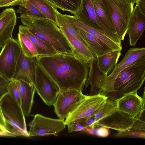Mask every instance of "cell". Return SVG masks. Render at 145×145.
<instances>
[{
	"label": "cell",
	"instance_id": "1",
	"mask_svg": "<svg viewBox=\"0 0 145 145\" xmlns=\"http://www.w3.org/2000/svg\"><path fill=\"white\" fill-rule=\"evenodd\" d=\"M39 65L58 86L60 91L82 92L88 78L89 65L72 54L59 53L36 57Z\"/></svg>",
	"mask_w": 145,
	"mask_h": 145
},
{
	"label": "cell",
	"instance_id": "2",
	"mask_svg": "<svg viewBox=\"0 0 145 145\" xmlns=\"http://www.w3.org/2000/svg\"><path fill=\"white\" fill-rule=\"evenodd\" d=\"M23 25L32 34L52 46L60 54H72L71 46L59 27L47 18L20 14Z\"/></svg>",
	"mask_w": 145,
	"mask_h": 145
},
{
	"label": "cell",
	"instance_id": "3",
	"mask_svg": "<svg viewBox=\"0 0 145 145\" xmlns=\"http://www.w3.org/2000/svg\"><path fill=\"white\" fill-rule=\"evenodd\" d=\"M145 79V56L120 72L110 84L109 93L115 92L122 96L137 92Z\"/></svg>",
	"mask_w": 145,
	"mask_h": 145
},
{
	"label": "cell",
	"instance_id": "4",
	"mask_svg": "<svg viewBox=\"0 0 145 145\" xmlns=\"http://www.w3.org/2000/svg\"><path fill=\"white\" fill-rule=\"evenodd\" d=\"M0 106L6 130L10 136L29 137L21 106L7 92L0 98Z\"/></svg>",
	"mask_w": 145,
	"mask_h": 145
},
{
	"label": "cell",
	"instance_id": "5",
	"mask_svg": "<svg viewBox=\"0 0 145 145\" xmlns=\"http://www.w3.org/2000/svg\"><path fill=\"white\" fill-rule=\"evenodd\" d=\"M111 19L119 39L124 40L136 0H99Z\"/></svg>",
	"mask_w": 145,
	"mask_h": 145
},
{
	"label": "cell",
	"instance_id": "6",
	"mask_svg": "<svg viewBox=\"0 0 145 145\" xmlns=\"http://www.w3.org/2000/svg\"><path fill=\"white\" fill-rule=\"evenodd\" d=\"M22 51L17 40L10 39L0 53V74L9 81L13 79Z\"/></svg>",
	"mask_w": 145,
	"mask_h": 145
},
{
	"label": "cell",
	"instance_id": "7",
	"mask_svg": "<svg viewBox=\"0 0 145 145\" xmlns=\"http://www.w3.org/2000/svg\"><path fill=\"white\" fill-rule=\"evenodd\" d=\"M33 85L36 91L46 104L48 106L53 105L60 90L41 67L37 64Z\"/></svg>",
	"mask_w": 145,
	"mask_h": 145
},
{
	"label": "cell",
	"instance_id": "8",
	"mask_svg": "<svg viewBox=\"0 0 145 145\" xmlns=\"http://www.w3.org/2000/svg\"><path fill=\"white\" fill-rule=\"evenodd\" d=\"M64 120L50 118L37 114L28 125L30 127L29 137L53 135L58 133L65 128Z\"/></svg>",
	"mask_w": 145,
	"mask_h": 145
},
{
	"label": "cell",
	"instance_id": "9",
	"mask_svg": "<svg viewBox=\"0 0 145 145\" xmlns=\"http://www.w3.org/2000/svg\"><path fill=\"white\" fill-rule=\"evenodd\" d=\"M101 93L93 95L84 96L74 108L65 118V125L70 122L79 119H86L94 115L98 109L107 99Z\"/></svg>",
	"mask_w": 145,
	"mask_h": 145
},
{
	"label": "cell",
	"instance_id": "10",
	"mask_svg": "<svg viewBox=\"0 0 145 145\" xmlns=\"http://www.w3.org/2000/svg\"><path fill=\"white\" fill-rule=\"evenodd\" d=\"M118 111L124 117L140 119L145 110V100L137 92L125 95L116 99Z\"/></svg>",
	"mask_w": 145,
	"mask_h": 145
},
{
	"label": "cell",
	"instance_id": "11",
	"mask_svg": "<svg viewBox=\"0 0 145 145\" xmlns=\"http://www.w3.org/2000/svg\"><path fill=\"white\" fill-rule=\"evenodd\" d=\"M73 16L83 23L103 33L115 42L121 44V41L117 35L109 30L98 18L92 0H83V7L82 11Z\"/></svg>",
	"mask_w": 145,
	"mask_h": 145
},
{
	"label": "cell",
	"instance_id": "12",
	"mask_svg": "<svg viewBox=\"0 0 145 145\" xmlns=\"http://www.w3.org/2000/svg\"><path fill=\"white\" fill-rule=\"evenodd\" d=\"M84 95L82 92L78 90L60 91L53 105L54 112L59 118L65 119Z\"/></svg>",
	"mask_w": 145,
	"mask_h": 145
},
{
	"label": "cell",
	"instance_id": "13",
	"mask_svg": "<svg viewBox=\"0 0 145 145\" xmlns=\"http://www.w3.org/2000/svg\"><path fill=\"white\" fill-rule=\"evenodd\" d=\"M37 64L36 57H27L22 52L18 59L12 79L21 80L33 85Z\"/></svg>",
	"mask_w": 145,
	"mask_h": 145
},
{
	"label": "cell",
	"instance_id": "14",
	"mask_svg": "<svg viewBox=\"0 0 145 145\" xmlns=\"http://www.w3.org/2000/svg\"><path fill=\"white\" fill-rule=\"evenodd\" d=\"M89 65V74L85 85L86 88L89 85L90 86L89 95H97L101 93L102 92L104 93L107 75L100 70L96 57L90 61Z\"/></svg>",
	"mask_w": 145,
	"mask_h": 145
},
{
	"label": "cell",
	"instance_id": "15",
	"mask_svg": "<svg viewBox=\"0 0 145 145\" xmlns=\"http://www.w3.org/2000/svg\"><path fill=\"white\" fill-rule=\"evenodd\" d=\"M145 29V15L136 5L130 19L127 31L131 46L136 45Z\"/></svg>",
	"mask_w": 145,
	"mask_h": 145
},
{
	"label": "cell",
	"instance_id": "16",
	"mask_svg": "<svg viewBox=\"0 0 145 145\" xmlns=\"http://www.w3.org/2000/svg\"><path fill=\"white\" fill-rule=\"evenodd\" d=\"M145 56L144 47L130 48L121 61L117 64L112 72L106 78L105 93H108L110 85L119 73L125 67Z\"/></svg>",
	"mask_w": 145,
	"mask_h": 145
},
{
	"label": "cell",
	"instance_id": "17",
	"mask_svg": "<svg viewBox=\"0 0 145 145\" xmlns=\"http://www.w3.org/2000/svg\"><path fill=\"white\" fill-rule=\"evenodd\" d=\"M17 17L12 8H6L0 14V49L10 39L16 24Z\"/></svg>",
	"mask_w": 145,
	"mask_h": 145
},
{
	"label": "cell",
	"instance_id": "18",
	"mask_svg": "<svg viewBox=\"0 0 145 145\" xmlns=\"http://www.w3.org/2000/svg\"><path fill=\"white\" fill-rule=\"evenodd\" d=\"M99 122L96 125L105 127L120 132L130 131L136 120L123 116L118 111Z\"/></svg>",
	"mask_w": 145,
	"mask_h": 145
},
{
	"label": "cell",
	"instance_id": "19",
	"mask_svg": "<svg viewBox=\"0 0 145 145\" xmlns=\"http://www.w3.org/2000/svg\"><path fill=\"white\" fill-rule=\"evenodd\" d=\"M58 27L70 44L72 50V54L85 63L88 64L95 58L88 48L64 28L60 26Z\"/></svg>",
	"mask_w": 145,
	"mask_h": 145
},
{
	"label": "cell",
	"instance_id": "20",
	"mask_svg": "<svg viewBox=\"0 0 145 145\" xmlns=\"http://www.w3.org/2000/svg\"><path fill=\"white\" fill-rule=\"evenodd\" d=\"M77 28L79 33L87 44L95 57L97 58L114 50L101 39Z\"/></svg>",
	"mask_w": 145,
	"mask_h": 145
},
{
	"label": "cell",
	"instance_id": "21",
	"mask_svg": "<svg viewBox=\"0 0 145 145\" xmlns=\"http://www.w3.org/2000/svg\"><path fill=\"white\" fill-rule=\"evenodd\" d=\"M14 80V79H12ZM18 86L20 93L21 106L25 116H29L33 103L35 88L33 85L23 81L14 80Z\"/></svg>",
	"mask_w": 145,
	"mask_h": 145
},
{
	"label": "cell",
	"instance_id": "22",
	"mask_svg": "<svg viewBox=\"0 0 145 145\" xmlns=\"http://www.w3.org/2000/svg\"><path fill=\"white\" fill-rule=\"evenodd\" d=\"M64 16L66 19L72 25L101 39L114 50L121 51L122 50L121 44L115 42L103 33L83 23L74 17L73 16L65 14Z\"/></svg>",
	"mask_w": 145,
	"mask_h": 145
},
{
	"label": "cell",
	"instance_id": "23",
	"mask_svg": "<svg viewBox=\"0 0 145 145\" xmlns=\"http://www.w3.org/2000/svg\"><path fill=\"white\" fill-rule=\"evenodd\" d=\"M19 31L25 35L35 45L38 56H44L56 54L59 53L50 45L42 41L30 32L24 26L20 25Z\"/></svg>",
	"mask_w": 145,
	"mask_h": 145
},
{
	"label": "cell",
	"instance_id": "24",
	"mask_svg": "<svg viewBox=\"0 0 145 145\" xmlns=\"http://www.w3.org/2000/svg\"><path fill=\"white\" fill-rule=\"evenodd\" d=\"M120 51L114 50L97 58L98 67L100 71L107 75L114 69L121 55Z\"/></svg>",
	"mask_w": 145,
	"mask_h": 145
},
{
	"label": "cell",
	"instance_id": "25",
	"mask_svg": "<svg viewBox=\"0 0 145 145\" xmlns=\"http://www.w3.org/2000/svg\"><path fill=\"white\" fill-rule=\"evenodd\" d=\"M118 111L115 100L106 99L98 109L94 115L95 125L103 119Z\"/></svg>",
	"mask_w": 145,
	"mask_h": 145
},
{
	"label": "cell",
	"instance_id": "26",
	"mask_svg": "<svg viewBox=\"0 0 145 145\" xmlns=\"http://www.w3.org/2000/svg\"><path fill=\"white\" fill-rule=\"evenodd\" d=\"M58 8L67 11L74 16L80 13L83 7V0H53Z\"/></svg>",
	"mask_w": 145,
	"mask_h": 145
},
{
	"label": "cell",
	"instance_id": "27",
	"mask_svg": "<svg viewBox=\"0 0 145 145\" xmlns=\"http://www.w3.org/2000/svg\"><path fill=\"white\" fill-rule=\"evenodd\" d=\"M17 40L22 52L26 56L30 57H36L39 56L34 44L24 34L19 31Z\"/></svg>",
	"mask_w": 145,
	"mask_h": 145
},
{
	"label": "cell",
	"instance_id": "28",
	"mask_svg": "<svg viewBox=\"0 0 145 145\" xmlns=\"http://www.w3.org/2000/svg\"><path fill=\"white\" fill-rule=\"evenodd\" d=\"M36 7L46 17L58 26L56 14L54 8L46 0H27Z\"/></svg>",
	"mask_w": 145,
	"mask_h": 145
},
{
	"label": "cell",
	"instance_id": "29",
	"mask_svg": "<svg viewBox=\"0 0 145 145\" xmlns=\"http://www.w3.org/2000/svg\"><path fill=\"white\" fill-rule=\"evenodd\" d=\"M55 10L56 14L58 26H60L64 28L70 34L89 48L87 44L79 33L78 28L70 23L66 19L64 15L59 12L57 9H55Z\"/></svg>",
	"mask_w": 145,
	"mask_h": 145
},
{
	"label": "cell",
	"instance_id": "30",
	"mask_svg": "<svg viewBox=\"0 0 145 145\" xmlns=\"http://www.w3.org/2000/svg\"><path fill=\"white\" fill-rule=\"evenodd\" d=\"M19 6L16 11L17 13L37 18H47L44 14L27 0H23Z\"/></svg>",
	"mask_w": 145,
	"mask_h": 145
},
{
	"label": "cell",
	"instance_id": "31",
	"mask_svg": "<svg viewBox=\"0 0 145 145\" xmlns=\"http://www.w3.org/2000/svg\"><path fill=\"white\" fill-rule=\"evenodd\" d=\"M86 119H79L72 121L66 124L68 132L71 133L76 131H84L90 127L85 122Z\"/></svg>",
	"mask_w": 145,
	"mask_h": 145
},
{
	"label": "cell",
	"instance_id": "32",
	"mask_svg": "<svg viewBox=\"0 0 145 145\" xmlns=\"http://www.w3.org/2000/svg\"><path fill=\"white\" fill-rule=\"evenodd\" d=\"M7 92L21 106L20 94L19 88L14 80L9 82L7 88Z\"/></svg>",
	"mask_w": 145,
	"mask_h": 145
},
{
	"label": "cell",
	"instance_id": "33",
	"mask_svg": "<svg viewBox=\"0 0 145 145\" xmlns=\"http://www.w3.org/2000/svg\"><path fill=\"white\" fill-rule=\"evenodd\" d=\"M9 82L0 74V98L7 92Z\"/></svg>",
	"mask_w": 145,
	"mask_h": 145
},
{
	"label": "cell",
	"instance_id": "34",
	"mask_svg": "<svg viewBox=\"0 0 145 145\" xmlns=\"http://www.w3.org/2000/svg\"><path fill=\"white\" fill-rule=\"evenodd\" d=\"M23 0H0V7L19 6Z\"/></svg>",
	"mask_w": 145,
	"mask_h": 145
},
{
	"label": "cell",
	"instance_id": "35",
	"mask_svg": "<svg viewBox=\"0 0 145 145\" xmlns=\"http://www.w3.org/2000/svg\"><path fill=\"white\" fill-rule=\"evenodd\" d=\"M109 134L110 132L108 128L105 127L101 126L97 128L96 135L100 137H108Z\"/></svg>",
	"mask_w": 145,
	"mask_h": 145
},
{
	"label": "cell",
	"instance_id": "36",
	"mask_svg": "<svg viewBox=\"0 0 145 145\" xmlns=\"http://www.w3.org/2000/svg\"><path fill=\"white\" fill-rule=\"evenodd\" d=\"M129 134L132 136L143 138H144L145 137V133L143 131H131Z\"/></svg>",
	"mask_w": 145,
	"mask_h": 145
},
{
	"label": "cell",
	"instance_id": "37",
	"mask_svg": "<svg viewBox=\"0 0 145 145\" xmlns=\"http://www.w3.org/2000/svg\"><path fill=\"white\" fill-rule=\"evenodd\" d=\"M136 3L141 11L145 15V0H136Z\"/></svg>",
	"mask_w": 145,
	"mask_h": 145
},
{
	"label": "cell",
	"instance_id": "38",
	"mask_svg": "<svg viewBox=\"0 0 145 145\" xmlns=\"http://www.w3.org/2000/svg\"><path fill=\"white\" fill-rule=\"evenodd\" d=\"M0 129L7 132L5 129V123L0 106Z\"/></svg>",
	"mask_w": 145,
	"mask_h": 145
},
{
	"label": "cell",
	"instance_id": "39",
	"mask_svg": "<svg viewBox=\"0 0 145 145\" xmlns=\"http://www.w3.org/2000/svg\"><path fill=\"white\" fill-rule=\"evenodd\" d=\"M86 123L90 127H94L95 118L94 115L89 117L86 119Z\"/></svg>",
	"mask_w": 145,
	"mask_h": 145
},
{
	"label": "cell",
	"instance_id": "40",
	"mask_svg": "<svg viewBox=\"0 0 145 145\" xmlns=\"http://www.w3.org/2000/svg\"><path fill=\"white\" fill-rule=\"evenodd\" d=\"M97 128L94 127H90L84 130L89 134L92 135H96Z\"/></svg>",
	"mask_w": 145,
	"mask_h": 145
},
{
	"label": "cell",
	"instance_id": "41",
	"mask_svg": "<svg viewBox=\"0 0 145 145\" xmlns=\"http://www.w3.org/2000/svg\"><path fill=\"white\" fill-rule=\"evenodd\" d=\"M54 8L57 9L58 7L53 0H46Z\"/></svg>",
	"mask_w": 145,
	"mask_h": 145
},
{
	"label": "cell",
	"instance_id": "42",
	"mask_svg": "<svg viewBox=\"0 0 145 145\" xmlns=\"http://www.w3.org/2000/svg\"><path fill=\"white\" fill-rule=\"evenodd\" d=\"M0 136L10 137V136L6 131L0 129Z\"/></svg>",
	"mask_w": 145,
	"mask_h": 145
}]
</instances>
